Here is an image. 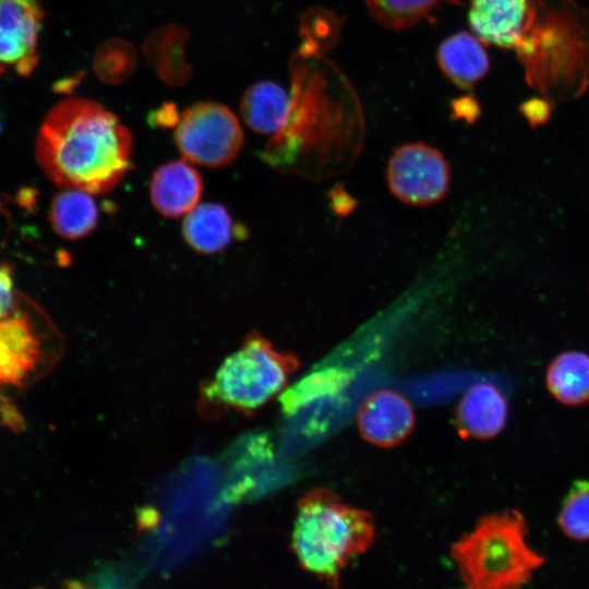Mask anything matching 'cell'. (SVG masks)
Returning <instances> with one entry per match:
<instances>
[{"label":"cell","instance_id":"6da1fadb","mask_svg":"<svg viewBox=\"0 0 589 589\" xmlns=\"http://www.w3.org/2000/svg\"><path fill=\"white\" fill-rule=\"evenodd\" d=\"M132 135L101 105L68 98L43 120L35 141L36 160L61 189L91 194L113 190L132 168Z\"/></svg>","mask_w":589,"mask_h":589},{"label":"cell","instance_id":"7a4b0ae2","mask_svg":"<svg viewBox=\"0 0 589 589\" xmlns=\"http://www.w3.org/2000/svg\"><path fill=\"white\" fill-rule=\"evenodd\" d=\"M375 538L372 515L342 502L326 489H315L298 502L292 551L300 566L337 586L349 563Z\"/></svg>","mask_w":589,"mask_h":589},{"label":"cell","instance_id":"3957f363","mask_svg":"<svg viewBox=\"0 0 589 589\" xmlns=\"http://www.w3.org/2000/svg\"><path fill=\"white\" fill-rule=\"evenodd\" d=\"M527 525L516 509L483 517L457 540L450 555L468 588L515 589L527 585L544 558L526 541Z\"/></svg>","mask_w":589,"mask_h":589},{"label":"cell","instance_id":"277c9868","mask_svg":"<svg viewBox=\"0 0 589 589\" xmlns=\"http://www.w3.org/2000/svg\"><path fill=\"white\" fill-rule=\"evenodd\" d=\"M63 349L48 313L15 287L11 266L0 264V393L48 373Z\"/></svg>","mask_w":589,"mask_h":589},{"label":"cell","instance_id":"5b68a950","mask_svg":"<svg viewBox=\"0 0 589 589\" xmlns=\"http://www.w3.org/2000/svg\"><path fill=\"white\" fill-rule=\"evenodd\" d=\"M298 368L294 354L277 350L253 332L204 383L200 405L212 417L229 410L251 412L283 390Z\"/></svg>","mask_w":589,"mask_h":589},{"label":"cell","instance_id":"8992f818","mask_svg":"<svg viewBox=\"0 0 589 589\" xmlns=\"http://www.w3.org/2000/svg\"><path fill=\"white\" fill-rule=\"evenodd\" d=\"M567 12L546 15L536 23L517 48L531 84L543 93L552 88L580 91L589 65V39H582V26Z\"/></svg>","mask_w":589,"mask_h":589},{"label":"cell","instance_id":"52a82bcc","mask_svg":"<svg viewBox=\"0 0 589 589\" xmlns=\"http://www.w3.org/2000/svg\"><path fill=\"white\" fill-rule=\"evenodd\" d=\"M243 132L235 113L218 103L188 108L176 124L175 143L183 158L218 168L232 161L243 146Z\"/></svg>","mask_w":589,"mask_h":589},{"label":"cell","instance_id":"ba28073f","mask_svg":"<svg viewBox=\"0 0 589 589\" xmlns=\"http://www.w3.org/2000/svg\"><path fill=\"white\" fill-rule=\"evenodd\" d=\"M386 181L390 193L401 203L428 206L447 193L450 170L438 149L425 143H409L390 155Z\"/></svg>","mask_w":589,"mask_h":589},{"label":"cell","instance_id":"9c48e42d","mask_svg":"<svg viewBox=\"0 0 589 589\" xmlns=\"http://www.w3.org/2000/svg\"><path fill=\"white\" fill-rule=\"evenodd\" d=\"M44 16L38 0H0V75L32 74Z\"/></svg>","mask_w":589,"mask_h":589},{"label":"cell","instance_id":"30bf717a","mask_svg":"<svg viewBox=\"0 0 589 589\" xmlns=\"http://www.w3.org/2000/svg\"><path fill=\"white\" fill-rule=\"evenodd\" d=\"M538 16L537 0H471L468 21L484 44L517 49Z\"/></svg>","mask_w":589,"mask_h":589},{"label":"cell","instance_id":"8fae6325","mask_svg":"<svg viewBox=\"0 0 589 589\" xmlns=\"http://www.w3.org/2000/svg\"><path fill=\"white\" fill-rule=\"evenodd\" d=\"M357 421L365 441L380 447H393L411 433L414 412L401 394L393 389H380L363 400Z\"/></svg>","mask_w":589,"mask_h":589},{"label":"cell","instance_id":"7c38bea8","mask_svg":"<svg viewBox=\"0 0 589 589\" xmlns=\"http://www.w3.org/2000/svg\"><path fill=\"white\" fill-rule=\"evenodd\" d=\"M203 180L188 160L167 163L155 170L149 184L153 206L170 218L187 215L201 200Z\"/></svg>","mask_w":589,"mask_h":589},{"label":"cell","instance_id":"4fadbf2b","mask_svg":"<svg viewBox=\"0 0 589 589\" xmlns=\"http://www.w3.org/2000/svg\"><path fill=\"white\" fill-rule=\"evenodd\" d=\"M506 419L505 397L496 386L486 382L470 386L456 411L458 433L466 438H492L502 431Z\"/></svg>","mask_w":589,"mask_h":589},{"label":"cell","instance_id":"5bb4252c","mask_svg":"<svg viewBox=\"0 0 589 589\" xmlns=\"http://www.w3.org/2000/svg\"><path fill=\"white\" fill-rule=\"evenodd\" d=\"M352 378V371L341 366H327L309 373L281 394L284 414L296 418L300 413L321 408L336 399Z\"/></svg>","mask_w":589,"mask_h":589},{"label":"cell","instance_id":"9a60e30c","mask_svg":"<svg viewBox=\"0 0 589 589\" xmlns=\"http://www.w3.org/2000/svg\"><path fill=\"white\" fill-rule=\"evenodd\" d=\"M240 228L227 208L216 203L196 205L182 223V236L190 248L202 254H215L226 249Z\"/></svg>","mask_w":589,"mask_h":589},{"label":"cell","instance_id":"2e32d148","mask_svg":"<svg viewBox=\"0 0 589 589\" xmlns=\"http://www.w3.org/2000/svg\"><path fill=\"white\" fill-rule=\"evenodd\" d=\"M437 61L443 73L461 88L482 79L490 65L482 41L466 32L456 33L440 45Z\"/></svg>","mask_w":589,"mask_h":589},{"label":"cell","instance_id":"e0dca14e","mask_svg":"<svg viewBox=\"0 0 589 589\" xmlns=\"http://www.w3.org/2000/svg\"><path fill=\"white\" fill-rule=\"evenodd\" d=\"M291 95L279 84L264 81L251 85L243 94L240 111L244 122L256 133L276 134L290 112Z\"/></svg>","mask_w":589,"mask_h":589},{"label":"cell","instance_id":"ac0fdd59","mask_svg":"<svg viewBox=\"0 0 589 589\" xmlns=\"http://www.w3.org/2000/svg\"><path fill=\"white\" fill-rule=\"evenodd\" d=\"M188 32L176 24L154 31L146 39L143 51L155 73L165 83L177 86L192 76V68L184 58Z\"/></svg>","mask_w":589,"mask_h":589},{"label":"cell","instance_id":"d6986e66","mask_svg":"<svg viewBox=\"0 0 589 589\" xmlns=\"http://www.w3.org/2000/svg\"><path fill=\"white\" fill-rule=\"evenodd\" d=\"M91 195L93 194L77 189H62L52 199L48 217L60 237L79 240L97 228L99 211Z\"/></svg>","mask_w":589,"mask_h":589},{"label":"cell","instance_id":"ffe728a7","mask_svg":"<svg viewBox=\"0 0 589 589\" xmlns=\"http://www.w3.org/2000/svg\"><path fill=\"white\" fill-rule=\"evenodd\" d=\"M546 385L565 405L589 402V354L576 350L557 354L548 366Z\"/></svg>","mask_w":589,"mask_h":589},{"label":"cell","instance_id":"44dd1931","mask_svg":"<svg viewBox=\"0 0 589 589\" xmlns=\"http://www.w3.org/2000/svg\"><path fill=\"white\" fill-rule=\"evenodd\" d=\"M441 0H365L372 17L383 27L401 31L420 22Z\"/></svg>","mask_w":589,"mask_h":589},{"label":"cell","instance_id":"7402d4cb","mask_svg":"<svg viewBox=\"0 0 589 589\" xmlns=\"http://www.w3.org/2000/svg\"><path fill=\"white\" fill-rule=\"evenodd\" d=\"M136 67V53L132 45L123 39H110L95 52L93 68L97 76L107 84L124 82Z\"/></svg>","mask_w":589,"mask_h":589},{"label":"cell","instance_id":"603a6c76","mask_svg":"<svg viewBox=\"0 0 589 589\" xmlns=\"http://www.w3.org/2000/svg\"><path fill=\"white\" fill-rule=\"evenodd\" d=\"M558 525L572 539L589 540V482L577 484L565 498Z\"/></svg>","mask_w":589,"mask_h":589},{"label":"cell","instance_id":"cb8c5ba5","mask_svg":"<svg viewBox=\"0 0 589 589\" xmlns=\"http://www.w3.org/2000/svg\"><path fill=\"white\" fill-rule=\"evenodd\" d=\"M520 112L531 127L544 124L550 118L551 109L546 100L532 98L520 106Z\"/></svg>","mask_w":589,"mask_h":589},{"label":"cell","instance_id":"d4e9b609","mask_svg":"<svg viewBox=\"0 0 589 589\" xmlns=\"http://www.w3.org/2000/svg\"><path fill=\"white\" fill-rule=\"evenodd\" d=\"M454 111L457 118H462L466 121L472 122L479 115V107L474 99L465 97L457 101Z\"/></svg>","mask_w":589,"mask_h":589},{"label":"cell","instance_id":"484cf974","mask_svg":"<svg viewBox=\"0 0 589 589\" xmlns=\"http://www.w3.org/2000/svg\"><path fill=\"white\" fill-rule=\"evenodd\" d=\"M179 118L180 116L171 104L164 105L163 108L158 109L153 115V121L161 127L176 125L179 121Z\"/></svg>","mask_w":589,"mask_h":589},{"label":"cell","instance_id":"4316f807","mask_svg":"<svg viewBox=\"0 0 589 589\" xmlns=\"http://www.w3.org/2000/svg\"><path fill=\"white\" fill-rule=\"evenodd\" d=\"M4 206H5V204H4L3 200L0 196V213L4 212Z\"/></svg>","mask_w":589,"mask_h":589}]
</instances>
